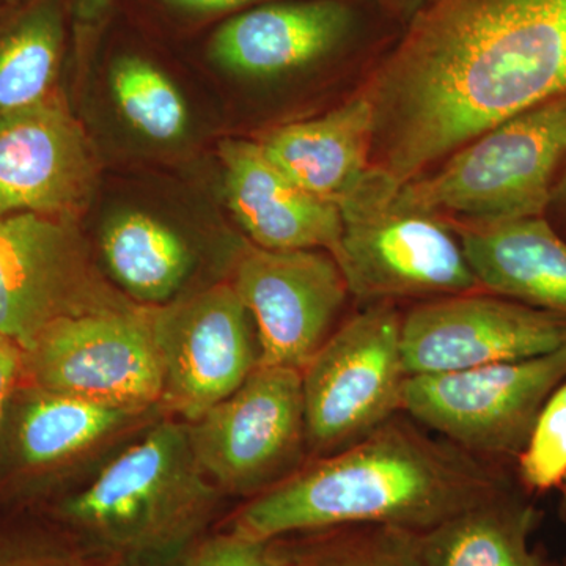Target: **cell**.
<instances>
[{
    "instance_id": "83f0119b",
    "label": "cell",
    "mask_w": 566,
    "mask_h": 566,
    "mask_svg": "<svg viewBox=\"0 0 566 566\" xmlns=\"http://www.w3.org/2000/svg\"><path fill=\"white\" fill-rule=\"evenodd\" d=\"M22 360H24V352L20 346L9 338L0 337V422L9 403L11 390L20 375Z\"/></svg>"
},
{
    "instance_id": "1f68e13d",
    "label": "cell",
    "mask_w": 566,
    "mask_h": 566,
    "mask_svg": "<svg viewBox=\"0 0 566 566\" xmlns=\"http://www.w3.org/2000/svg\"><path fill=\"white\" fill-rule=\"evenodd\" d=\"M553 202L566 205V158L558 174L556 186H554Z\"/></svg>"
},
{
    "instance_id": "f1b7e54d",
    "label": "cell",
    "mask_w": 566,
    "mask_h": 566,
    "mask_svg": "<svg viewBox=\"0 0 566 566\" xmlns=\"http://www.w3.org/2000/svg\"><path fill=\"white\" fill-rule=\"evenodd\" d=\"M167 2L180 7L182 10L193 11V13H223V11L251 6L260 0H167Z\"/></svg>"
},
{
    "instance_id": "6da1fadb",
    "label": "cell",
    "mask_w": 566,
    "mask_h": 566,
    "mask_svg": "<svg viewBox=\"0 0 566 566\" xmlns=\"http://www.w3.org/2000/svg\"><path fill=\"white\" fill-rule=\"evenodd\" d=\"M363 93L374 106L371 166L416 180L566 95V0H431Z\"/></svg>"
},
{
    "instance_id": "ba28073f",
    "label": "cell",
    "mask_w": 566,
    "mask_h": 566,
    "mask_svg": "<svg viewBox=\"0 0 566 566\" xmlns=\"http://www.w3.org/2000/svg\"><path fill=\"white\" fill-rule=\"evenodd\" d=\"M134 305L96 273L76 219L0 216V337L28 353L59 319Z\"/></svg>"
},
{
    "instance_id": "8992f818",
    "label": "cell",
    "mask_w": 566,
    "mask_h": 566,
    "mask_svg": "<svg viewBox=\"0 0 566 566\" xmlns=\"http://www.w3.org/2000/svg\"><path fill=\"white\" fill-rule=\"evenodd\" d=\"M401 319L392 303L368 304L301 371L307 447L316 455L338 452L403 412Z\"/></svg>"
},
{
    "instance_id": "d4e9b609",
    "label": "cell",
    "mask_w": 566,
    "mask_h": 566,
    "mask_svg": "<svg viewBox=\"0 0 566 566\" xmlns=\"http://www.w3.org/2000/svg\"><path fill=\"white\" fill-rule=\"evenodd\" d=\"M521 485L546 493L566 476V381L547 398L524 449L516 457Z\"/></svg>"
},
{
    "instance_id": "603a6c76",
    "label": "cell",
    "mask_w": 566,
    "mask_h": 566,
    "mask_svg": "<svg viewBox=\"0 0 566 566\" xmlns=\"http://www.w3.org/2000/svg\"><path fill=\"white\" fill-rule=\"evenodd\" d=\"M111 92L118 111L136 132L156 142L180 139L188 107L174 82L153 63L125 55L111 69Z\"/></svg>"
},
{
    "instance_id": "d6a6232c",
    "label": "cell",
    "mask_w": 566,
    "mask_h": 566,
    "mask_svg": "<svg viewBox=\"0 0 566 566\" xmlns=\"http://www.w3.org/2000/svg\"><path fill=\"white\" fill-rule=\"evenodd\" d=\"M558 491H560L562 495V510H564V515L566 517V476L564 482H562V485L558 486Z\"/></svg>"
},
{
    "instance_id": "7c38bea8",
    "label": "cell",
    "mask_w": 566,
    "mask_h": 566,
    "mask_svg": "<svg viewBox=\"0 0 566 566\" xmlns=\"http://www.w3.org/2000/svg\"><path fill=\"white\" fill-rule=\"evenodd\" d=\"M230 283L252 316L260 365L297 371L337 329L338 316L352 296L334 256L307 249L245 245L238 253Z\"/></svg>"
},
{
    "instance_id": "7402d4cb",
    "label": "cell",
    "mask_w": 566,
    "mask_h": 566,
    "mask_svg": "<svg viewBox=\"0 0 566 566\" xmlns=\"http://www.w3.org/2000/svg\"><path fill=\"white\" fill-rule=\"evenodd\" d=\"M102 248L115 281L142 304H166L191 270V251L180 234L144 212L112 219Z\"/></svg>"
},
{
    "instance_id": "8fae6325",
    "label": "cell",
    "mask_w": 566,
    "mask_h": 566,
    "mask_svg": "<svg viewBox=\"0 0 566 566\" xmlns=\"http://www.w3.org/2000/svg\"><path fill=\"white\" fill-rule=\"evenodd\" d=\"M22 365L50 392L134 409L161 401L163 368L147 305L59 319Z\"/></svg>"
},
{
    "instance_id": "9a60e30c",
    "label": "cell",
    "mask_w": 566,
    "mask_h": 566,
    "mask_svg": "<svg viewBox=\"0 0 566 566\" xmlns=\"http://www.w3.org/2000/svg\"><path fill=\"white\" fill-rule=\"evenodd\" d=\"M227 205L253 245L273 251H324L337 259L342 248L337 205L305 191L279 169L259 142L219 144Z\"/></svg>"
},
{
    "instance_id": "f546056e",
    "label": "cell",
    "mask_w": 566,
    "mask_h": 566,
    "mask_svg": "<svg viewBox=\"0 0 566 566\" xmlns=\"http://www.w3.org/2000/svg\"><path fill=\"white\" fill-rule=\"evenodd\" d=\"M114 0H76L74 13L82 25L98 24L106 17Z\"/></svg>"
},
{
    "instance_id": "484cf974",
    "label": "cell",
    "mask_w": 566,
    "mask_h": 566,
    "mask_svg": "<svg viewBox=\"0 0 566 566\" xmlns=\"http://www.w3.org/2000/svg\"><path fill=\"white\" fill-rule=\"evenodd\" d=\"M277 542L248 538L233 531L203 535L148 566H293L292 553Z\"/></svg>"
},
{
    "instance_id": "277c9868",
    "label": "cell",
    "mask_w": 566,
    "mask_h": 566,
    "mask_svg": "<svg viewBox=\"0 0 566 566\" xmlns=\"http://www.w3.org/2000/svg\"><path fill=\"white\" fill-rule=\"evenodd\" d=\"M401 185L371 166L337 202L344 234L335 262L352 296L368 305L479 292L450 223L409 207Z\"/></svg>"
},
{
    "instance_id": "44dd1931",
    "label": "cell",
    "mask_w": 566,
    "mask_h": 566,
    "mask_svg": "<svg viewBox=\"0 0 566 566\" xmlns=\"http://www.w3.org/2000/svg\"><path fill=\"white\" fill-rule=\"evenodd\" d=\"M65 48L62 0H28L0 17V114L55 91Z\"/></svg>"
},
{
    "instance_id": "e0dca14e",
    "label": "cell",
    "mask_w": 566,
    "mask_h": 566,
    "mask_svg": "<svg viewBox=\"0 0 566 566\" xmlns=\"http://www.w3.org/2000/svg\"><path fill=\"white\" fill-rule=\"evenodd\" d=\"M449 223L480 290L566 316V241L546 219Z\"/></svg>"
},
{
    "instance_id": "4fadbf2b",
    "label": "cell",
    "mask_w": 566,
    "mask_h": 566,
    "mask_svg": "<svg viewBox=\"0 0 566 566\" xmlns=\"http://www.w3.org/2000/svg\"><path fill=\"white\" fill-rule=\"evenodd\" d=\"M564 345L566 316L486 292L423 301L401 319L409 376L527 359Z\"/></svg>"
},
{
    "instance_id": "7a4b0ae2",
    "label": "cell",
    "mask_w": 566,
    "mask_h": 566,
    "mask_svg": "<svg viewBox=\"0 0 566 566\" xmlns=\"http://www.w3.org/2000/svg\"><path fill=\"white\" fill-rule=\"evenodd\" d=\"M506 490L509 480L494 461L400 412L252 497L230 531L262 542L348 526L422 535Z\"/></svg>"
},
{
    "instance_id": "3957f363",
    "label": "cell",
    "mask_w": 566,
    "mask_h": 566,
    "mask_svg": "<svg viewBox=\"0 0 566 566\" xmlns=\"http://www.w3.org/2000/svg\"><path fill=\"white\" fill-rule=\"evenodd\" d=\"M219 491L197 461L188 424L164 422L63 501L59 516L103 565L148 566L205 535Z\"/></svg>"
},
{
    "instance_id": "52a82bcc",
    "label": "cell",
    "mask_w": 566,
    "mask_h": 566,
    "mask_svg": "<svg viewBox=\"0 0 566 566\" xmlns=\"http://www.w3.org/2000/svg\"><path fill=\"white\" fill-rule=\"evenodd\" d=\"M565 381L566 345L527 359L409 376L403 412L472 455L516 460L547 398Z\"/></svg>"
},
{
    "instance_id": "cb8c5ba5",
    "label": "cell",
    "mask_w": 566,
    "mask_h": 566,
    "mask_svg": "<svg viewBox=\"0 0 566 566\" xmlns=\"http://www.w3.org/2000/svg\"><path fill=\"white\" fill-rule=\"evenodd\" d=\"M318 542L292 554L293 566H423L419 534L386 526L315 532Z\"/></svg>"
},
{
    "instance_id": "5b68a950",
    "label": "cell",
    "mask_w": 566,
    "mask_h": 566,
    "mask_svg": "<svg viewBox=\"0 0 566 566\" xmlns=\"http://www.w3.org/2000/svg\"><path fill=\"white\" fill-rule=\"evenodd\" d=\"M566 158V95L499 123L438 172L401 185L409 207L465 222L542 216Z\"/></svg>"
},
{
    "instance_id": "30bf717a",
    "label": "cell",
    "mask_w": 566,
    "mask_h": 566,
    "mask_svg": "<svg viewBox=\"0 0 566 566\" xmlns=\"http://www.w3.org/2000/svg\"><path fill=\"white\" fill-rule=\"evenodd\" d=\"M147 314L163 368L159 403L189 423L233 394L260 365L252 316L230 282L147 305Z\"/></svg>"
},
{
    "instance_id": "4dcf8cb0",
    "label": "cell",
    "mask_w": 566,
    "mask_h": 566,
    "mask_svg": "<svg viewBox=\"0 0 566 566\" xmlns=\"http://www.w3.org/2000/svg\"><path fill=\"white\" fill-rule=\"evenodd\" d=\"M379 2L400 14L417 13L424 6V0H379Z\"/></svg>"
},
{
    "instance_id": "d6986e66",
    "label": "cell",
    "mask_w": 566,
    "mask_h": 566,
    "mask_svg": "<svg viewBox=\"0 0 566 566\" xmlns=\"http://www.w3.org/2000/svg\"><path fill=\"white\" fill-rule=\"evenodd\" d=\"M534 506L512 488L419 535L423 566H546L528 545Z\"/></svg>"
},
{
    "instance_id": "9c48e42d",
    "label": "cell",
    "mask_w": 566,
    "mask_h": 566,
    "mask_svg": "<svg viewBox=\"0 0 566 566\" xmlns=\"http://www.w3.org/2000/svg\"><path fill=\"white\" fill-rule=\"evenodd\" d=\"M188 428L211 482L223 493L255 497L303 468V376L293 368L259 365Z\"/></svg>"
},
{
    "instance_id": "ffe728a7",
    "label": "cell",
    "mask_w": 566,
    "mask_h": 566,
    "mask_svg": "<svg viewBox=\"0 0 566 566\" xmlns=\"http://www.w3.org/2000/svg\"><path fill=\"white\" fill-rule=\"evenodd\" d=\"M144 412L36 387L18 412L14 449L21 463L31 468L62 464L102 444Z\"/></svg>"
},
{
    "instance_id": "836d02e7",
    "label": "cell",
    "mask_w": 566,
    "mask_h": 566,
    "mask_svg": "<svg viewBox=\"0 0 566 566\" xmlns=\"http://www.w3.org/2000/svg\"><path fill=\"white\" fill-rule=\"evenodd\" d=\"M558 566H566V564H564V565H558Z\"/></svg>"
},
{
    "instance_id": "ac0fdd59",
    "label": "cell",
    "mask_w": 566,
    "mask_h": 566,
    "mask_svg": "<svg viewBox=\"0 0 566 566\" xmlns=\"http://www.w3.org/2000/svg\"><path fill=\"white\" fill-rule=\"evenodd\" d=\"M374 106L363 92L312 120L279 126L256 140L296 185L337 205L371 167Z\"/></svg>"
},
{
    "instance_id": "4316f807",
    "label": "cell",
    "mask_w": 566,
    "mask_h": 566,
    "mask_svg": "<svg viewBox=\"0 0 566 566\" xmlns=\"http://www.w3.org/2000/svg\"><path fill=\"white\" fill-rule=\"evenodd\" d=\"M0 566H106L80 546L35 532L0 531Z\"/></svg>"
},
{
    "instance_id": "5bb4252c",
    "label": "cell",
    "mask_w": 566,
    "mask_h": 566,
    "mask_svg": "<svg viewBox=\"0 0 566 566\" xmlns=\"http://www.w3.org/2000/svg\"><path fill=\"white\" fill-rule=\"evenodd\" d=\"M98 175L91 137L59 88L0 114V216L76 219L91 202Z\"/></svg>"
},
{
    "instance_id": "2e32d148",
    "label": "cell",
    "mask_w": 566,
    "mask_h": 566,
    "mask_svg": "<svg viewBox=\"0 0 566 566\" xmlns=\"http://www.w3.org/2000/svg\"><path fill=\"white\" fill-rule=\"evenodd\" d=\"M352 22V11L338 0L263 6L221 25L211 39L210 55L238 76H281L334 51Z\"/></svg>"
}]
</instances>
